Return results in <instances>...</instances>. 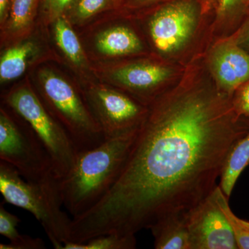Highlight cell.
<instances>
[{
    "instance_id": "2",
    "label": "cell",
    "mask_w": 249,
    "mask_h": 249,
    "mask_svg": "<svg viewBox=\"0 0 249 249\" xmlns=\"http://www.w3.org/2000/svg\"><path fill=\"white\" fill-rule=\"evenodd\" d=\"M139 127L78 154L71 171L60 181L63 206L72 218L93 208L115 184Z\"/></svg>"
},
{
    "instance_id": "10",
    "label": "cell",
    "mask_w": 249,
    "mask_h": 249,
    "mask_svg": "<svg viewBox=\"0 0 249 249\" xmlns=\"http://www.w3.org/2000/svg\"><path fill=\"white\" fill-rule=\"evenodd\" d=\"M212 68L223 92L231 95L249 80V53L235 42L222 44L213 55Z\"/></svg>"
},
{
    "instance_id": "5",
    "label": "cell",
    "mask_w": 249,
    "mask_h": 249,
    "mask_svg": "<svg viewBox=\"0 0 249 249\" xmlns=\"http://www.w3.org/2000/svg\"><path fill=\"white\" fill-rule=\"evenodd\" d=\"M8 106L34 131L48 152L53 173L62 180L73 168L78 152L70 135L32 89L22 87L7 95Z\"/></svg>"
},
{
    "instance_id": "25",
    "label": "cell",
    "mask_w": 249,
    "mask_h": 249,
    "mask_svg": "<svg viewBox=\"0 0 249 249\" xmlns=\"http://www.w3.org/2000/svg\"><path fill=\"white\" fill-rule=\"evenodd\" d=\"M42 9L52 18L60 17L70 7L73 0H41Z\"/></svg>"
},
{
    "instance_id": "30",
    "label": "cell",
    "mask_w": 249,
    "mask_h": 249,
    "mask_svg": "<svg viewBox=\"0 0 249 249\" xmlns=\"http://www.w3.org/2000/svg\"><path fill=\"white\" fill-rule=\"evenodd\" d=\"M208 1H212V2H213V1H217V0H208Z\"/></svg>"
},
{
    "instance_id": "1",
    "label": "cell",
    "mask_w": 249,
    "mask_h": 249,
    "mask_svg": "<svg viewBox=\"0 0 249 249\" xmlns=\"http://www.w3.org/2000/svg\"><path fill=\"white\" fill-rule=\"evenodd\" d=\"M249 131V119L237 112L232 96L208 85L157 98L115 184L72 218L70 240L135 235L166 216L188 213L214 191L228 155Z\"/></svg>"
},
{
    "instance_id": "28",
    "label": "cell",
    "mask_w": 249,
    "mask_h": 249,
    "mask_svg": "<svg viewBox=\"0 0 249 249\" xmlns=\"http://www.w3.org/2000/svg\"><path fill=\"white\" fill-rule=\"evenodd\" d=\"M160 1V0H128V4L132 6H142V5H146L155 2V1Z\"/></svg>"
},
{
    "instance_id": "11",
    "label": "cell",
    "mask_w": 249,
    "mask_h": 249,
    "mask_svg": "<svg viewBox=\"0 0 249 249\" xmlns=\"http://www.w3.org/2000/svg\"><path fill=\"white\" fill-rule=\"evenodd\" d=\"M166 67L152 64H136L121 67L113 73V78L129 89L139 93L150 92L170 76Z\"/></svg>"
},
{
    "instance_id": "12",
    "label": "cell",
    "mask_w": 249,
    "mask_h": 249,
    "mask_svg": "<svg viewBox=\"0 0 249 249\" xmlns=\"http://www.w3.org/2000/svg\"><path fill=\"white\" fill-rule=\"evenodd\" d=\"M157 249H191L187 213L170 214L150 227Z\"/></svg>"
},
{
    "instance_id": "20",
    "label": "cell",
    "mask_w": 249,
    "mask_h": 249,
    "mask_svg": "<svg viewBox=\"0 0 249 249\" xmlns=\"http://www.w3.org/2000/svg\"><path fill=\"white\" fill-rule=\"evenodd\" d=\"M39 0H11L10 22L14 30H21L29 26L35 16Z\"/></svg>"
},
{
    "instance_id": "4",
    "label": "cell",
    "mask_w": 249,
    "mask_h": 249,
    "mask_svg": "<svg viewBox=\"0 0 249 249\" xmlns=\"http://www.w3.org/2000/svg\"><path fill=\"white\" fill-rule=\"evenodd\" d=\"M50 112L70 135L78 154L102 143L104 134L92 113L68 82L49 70L40 74Z\"/></svg>"
},
{
    "instance_id": "19",
    "label": "cell",
    "mask_w": 249,
    "mask_h": 249,
    "mask_svg": "<svg viewBox=\"0 0 249 249\" xmlns=\"http://www.w3.org/2000/svg\"><path fill=\"white\" fill-rule=\"evenodd\" d=\"M215 193L218 203L230 223L237 249H249V229L242 224L240 218L232 213L229 206V198L224 195L219 186L215 188Z\"/></svg>"
},
{
    "instance_id": "6",
    "label": "cell",
    "mask_w": 249,
    "mask_h": 249,
    "mask_svg": "<svg viewBox=\"0 0 249 249\" xmlns=\"http://www.w3.org/2000/svg\"><path fill=\"white\" fill-rule=\"evenodd\" d=\"M0 160L14 166L27 181L55 177L48 152L34 131L4 109L0 111Z\"/></svg>"
},
{
    "instance_id": "16",
    "label": "cell",
    "mask_w": 249,
    "mask_h": 249,
    "mask_svg": "<svg viewBox=\"0 0 249 249\" xmlns=\"http://www.w3.org/2000/svg\"><path fill=\"white\" fill-rule=\"evenodd\" d=\"M54 33L58 47L67 58L76 65H81L84 61L83 49L76 34L65 18L61 16L57 18Z\"/></svg>"
},
{
    "instance_id": "3",
    "label": "cell",
    "mask_w": 249,
    "mask_h": 249,
    "mask_svg": "<svg viewBox=\"0 0 249 249\" xmlns=\"http://www.w3.org/2000/svg\"><path fill=\"white\" fill-rule=\"evenodd\" d=\"M60 181L55 176L27 181L14 166L0 160V193L4 200L34 214L56 249H63L68 242L72 221L62 209Z\"/></svg>"
},
{
    "instance_id": "13",
    "label": "cell",
    "mask_w": 249,
    "mask_h": 249,
    "mask_svg": "<svg viewBox=\"0 0 249 249\" xmlns=\"http://www.w3.org/2000/svg\"><path fill=\"white\" fill-rule=\"evenodd\" d=\"M96 47L105 55H127L142 49L137 36L128 28L116 27L103 31L96 38Z\"/></svg>"
},
{
    "instance_id": "27",
    "label": "cell",
    "mask_w": 249,
    "mask_h": 249,
    "mask_svg": "<svg viewBox=\"0 0 249 249\" xmlns=\"http://www.w3.org/2000/svg\"><path fill=\"white\" fill-rule=\"evenodd\" d=\"M11 0H0V18L1 22L5 19L8 11L9 12L11 7Z\"/></svg>"
},
{
    "instance_id": "9",
    "label": "cell",
    "mask_w": 249,
    "mask_h": 249,
    "mask_svg": "<svg viewBox=\"0 0 249 249\" xmlns=\"http://www.w3.org/2000/svg\"><path fill=\"white\" fill-rule=\"evenodd\" d=\"M89 96L106 139L140 127L148 112L132 98L109 88H96Z\"/></svg>"
},
{
    "instance_id": "18",
    "label": "cell",
    "mask_w": 249,
    "mask_h": 249,
    "mask_svg": "<svg viewBox=\"0 0 249 249\" xmlns=\"http://www.w3.org/2000/svg\"><path fill=\"white\" fill-rule=\"evenodd\" d=\"M117 0H73L67 12L71 19L83 22L115 6Z\"/></svg>"
},
{
    "instance_id": "29",
    "label": "cell",
    "mask_w": 249,
    "mask_h": 249,
    "mask_svg": "<svg viewBox=\"0 0 249 249\" xmlns=\"http://www.w3.org/2000/svg\"><path fill=\"white\" fill-rule=\"evenodd\" d=\"M240 221L241 223H242V224H244V225H245V227L247 228V229H249V221L245 220V219H240Z\"/></svg>"
},
{
    "instance_id": "17",
    "label": "cell",
    "mask_w": 249,
    "mask_h": 249,
    "mask_svg": "<svg viewBox=\"0 0 249 249\" xmlns=\"http://www.w3.org/2000/svg\"><path fill=\"white\" fill-rule=\"evenodd\" d=\"M137 247L135 235L107 233L96 236L83 243L67 242L63 249H133Z\"/></svg>"
},
{
    "instance_id": "7",
    "label": "cell",
    "mask_w": 249,
    "mask_h": 249,
    "mask_svg": "<svg viewBox=\"0 0 249 249\" xmlns=\"http://www.w3.org/2000/svg\"><path fill=\"white\" fill-rule=\"evenodd\" d=\"M199 6L193 0H176L153 15L150 31L155 47L163 53L177 52L196 30Z\"/></svg>"
},
{
    "instance_id": "15",
    "label": "cell",
    "mask_w": 249,
    "mask_h": 249,
    "mask_svg": "<svg viewBox=\"0 0 249 249\" xmlns=\"http://www.w3.org/2000/svg\"><path fill=\"white\" fill-rule=\"evenodd\" d=\"M32 42H25L8 49L0 60V79L1 83L16 79L24 73L28 59L34 53Z\"/></svg>"
},
{
    "instance_id": "14",
    "label": "cell",
    "mask_w": 249,
    "mask_h": 249,
    "mask_svg": "<svg viewBox=\"0 0 249 249\" xmlns=\"http://www.w3.org/2000/svg\"><path fill=\"white\" fill-rule=\"evenodd\" d=\"M249 165V131L231 150L221 175L219 187L229 199L239 177Z\"/></svg>"
},
{
    "instance_id": "26",
    "label": "cell",
    "mask_w": 249,
    "mask_h": 249,
    "mask_svg": "<svg viewBox=\"0 0 249 249\" xmlns=\"http://www.w3.org/2000/svg\"><path fill=\"white\" fill-rule=\"evenodd\" d=\"M244 29L245 30L241 34L240 41L237 45H240L246 52L249 53V20Z\"/></svg>"
},
{
    "instance_id": "21",
    "label": "cell",
    "mask_w": 249,
    "mask_h": 249,
    "mask_svg": "<svg viewBox=\"0 0 249 249\" xmlns=\"http://www.w3.org/2000/svg\"><path fill=\"white\" fill-rule=\"evenodd\" d=\"M20 219L6 211L2 204L0 206V234L10 242H15L22 236L18 232L17 227Z\"/></svg>"
},
{
    "instance_id": "31",
    "label": "cell",
    "mask_w": 249,
    "mask_h": 249,
    "mask_svg": "<svg viewBox=\"0 0 249 249\" xmlns=\"http://www.w3.org/2000/svg\"><path fill=\"white\" fill-rule=\"evenodd\" d=\"M248 15H249V9H248Z\"/></svg>"
},
{
    "instance_id": "23",
    "label": "cell",
    "mask_w": 249,
    "mask_h": 249,
    "mask_svg": "<svg viewBox=\"0 0 249 249\" xmlns=\"http://www.w3.org/2000/svg\"><path fill=\"white\" fill-rule=\"evenodd\" d=\"M232 100L237 112L249 119V80L236 90Z\"/></svg>"
},
{
    "instance_id": "8",
    "label": "cell",
    "mask_w": 249,
    "mask_h": 249,
    "mask_svg": "<svg viewBox=\"0 0 249 249\" xmlns=\"http://www.w3.org/2000/svg\"><path fill=\"white\" fill-rule=\"evenodd\" d=\"M217 188V187H216ZM191 249H238L215 189L187 213Z\"/></svg>"
},
{
    "instance_id": "22",
    "label": "cell",
    "mask_w": 249,
    "mask_h": 249,
    "mask_svg": "<svg viewBox=\"0 0 249 249\" xmlns=\"http://www.w3.org/2000/svg\"><path fill=\"white\" fill-rule=\"evenodd\" d=\"M249 0H219V16H241L248 14Z\"/></svg>"
},
{
    "instance_id": "24",
    "label": "cell",
    "mask_w": 249,
    "mask_h": 249,
    "mask_svg": "<svg viewBox=\"0 0 249 249\" xmlns=\"http://www.w3.org/2000/svg\"><path fill=\"white\" fill-rule=\"evenodd\" d=\"M45 244L40 238H35L29 235H22L15 242H10L9 244H1V249H45Z\"/></svg>"
}]
</instances>
